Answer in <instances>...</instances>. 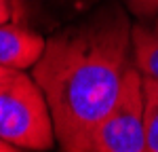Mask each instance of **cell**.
Listing matches in <instances>:
<instances>
[{
    "instance_id": "cell-3",
    "label": "cell",
    "mask_w": 158,
    "mask_h": 152,
    "mask_svg": "<svg viewBox=\"0 0 158 152\" xmlns=\"http://www.w3.org/2000/svg\"><path fill=\"white\" fill-rule=\"evenodd\" d=\"M82 152H146L143 127V74L127 70L114 106L89 133Z\"/></svg>"
},
{
    "instance_id": "cell-11",
    "label": "cell",
    "mask_w": 158,
    "mask_h": 152,
    "mask_svg": "<svg viewBox=\"0 0 158 152\" xmlns=\"http://www.w3.org/2000/svg\"><path fill=\"white\" fill-rule=\"evenodd\" d=\"M0 152H17V148H13L11 144H6V141L0 139Z\"/></svg>"
},
{
    "instance_id": "cell-10",
    "label": "cell",
    "mask_w": 158,
    "mask_h": 152,
    "mask_svg": "<svg viewBox=\"0 0 158 152\" xmlns=\"http://www.w3.org/2000/svg\"><path fill=\"white\" fill-rule=\"evenodd\" d=\"M13 72H15L13 68H4V65H0V82H2L4 78H9V76H11Z\"/></svg>"
},
{
    "instance_id": "cell-1",
    "label": "cell",
    "mask_w": 158,
    "mask_h": 152,
    "mask_svg": "<svg viewBox=\"0 0 158 152\" xmlns=\"http://www.w3.org/2000/svg\"><path fill=\"white\" fill-rule=\"evenodd\" d=\"M131 25L118 2H103L47 38L32 76L47 97L61 150L82 152L89 133L114 106L133 65Z\"/></svg>"
},
{
    "instance_id": "cell-7",
    "label": "cell",
    "mask_w": 158,
    "mask_h": 152,
    "mask_svg": "<svg viewBox=\"0 0 158 152\" xmlns=\"http://www.w3.org/2000/svg\"><path fill=\"white\" fill-rule=\"evenodd\" d=\"M143 127L146 152H158V80L143 76Z\"/></svg>"
},
{
    "instance_id": "cell-6",
    "label": "cell",
    "mask_w": 158,
    "mask_h": 152,
    "mask_svg": "<svg viewBox=\"0 0 158 152\" xmlns=\"http://www.w3.org/2000/svg\"><path fill=\"white\" fill-rule=\"evenodd\" d=\"M131 44L135 68L143 76L158 80V15L131 25Z\"/></svg>"
},
{
    "instance_id": "cell-5",
    "label": "cell",
    "mask_w": 158,
    "mask_h": 152,
    "mask_svg": "<svg viewBox=\"0 0 158 152\" xmlns=\"http://www.w3.org/2000/svg\"><path fill=\"white\" fill-rule=\"evenodd\" d=\"M85 6V0H15V19L27 27H55ZM40 32V30H38Z\"/></svg>"
},
{
    "instance_id": "cell-2",
    "label": "cell",
    "mask_w": 158,
    "mask_h": 152,
    "mask_svg": "<svg viewBox=\"0 0 158 152\" xmlns=\"http://www.w3.org/2000/svg\"><path fill=\"white\" fill-rule=\"evenodd\" d=\"M0 139L17 150H51L57 144L47 97L25 70L0 82Z\"/></svg>"
},
{
    "instance_id": "cell-4",
    "label": "cell",
    "mask_w": 158,
    "mask_h": 152,
    "mask_svg": "<svg viewBox=\"0 0 158 152\" xmlns=\"http://www.w3.org/2000/svg\"><path fill=\"white\" fill-rule=\"evenodd\" d=\"M47 38L38 30L17 21L0 23V65L13 70H32L40 59Z\"/></svg>"
},
{
    "instance_id": "cell-8",
    "label": "cell",
    "mask_w": 158,
    "mask_h": 152,
    "mask_svg": "<svg viewBox=\"0 0 158 152\" xmlns=\"http://www.w3.org/2000/svg\"><path fill=\"white\" fill-rule=\"evenodd\" d=\"M137 19H152L158 15V0H122Z\"/></svg>"
},
{
    "instance_id": "cell-9",
    "label": "cell",
    "mask_w": 158,
    "mask_h": 152,
    "mask_svg": "<svg viewBox=\"0 0 158 152\" xmlns=\"http://www.w3.org/2000/svg\"><path fill=\"white\" fill-rule=\"evenodd\" d=\"M15 19V0H0V23Z\"/></svg>"
}]
</instances>
